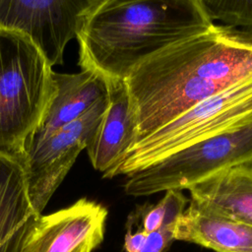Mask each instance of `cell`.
Returning a JSON list of instances; mask_svg holds the SVG:
<instances>
[{
  "label": "cell",
  "mask_w": 252,
  "mask_h": 252,
  "mask_svg": "<svg viewBox=\"0 0 252 252\" xmlns=\"http://www.w3.org/2000/svg\"><path fill=\"white\" fill-rule=\"evenodd\" d=\"M186 190L200 210L252 226V160L215 173Z\"/></svg>",
  "instance_id": "8fae6325"
},
{
  "label": "cell",
  "mask_w": 252,
  "mask_h": 252,
  "mask_svg": "<svg viewBox=\"0 0 252 252\" xmlns=\"http://www.w3.org/2000/svg\"><path fill=\"white\" fill-rule=\"evenodd\" d=\"M107 210L86 198L68 208L34 218L20 252H93L103 240Z\"/></svg>",
  "instance_id": "ba28073f"
},
{
  "label": "cell",
  "mask_w": 252,
  "mask_h": 252,
  "mask_svg": "<svg viewBox=\"0 0 252 252\" xmlns=\"http://www.w3.org/2000/svg\"><path fill=\"white\" fill-rule=\"evenodd\" d=\"M174 240L215 252H252V226L200 210L189 203L177 220Z\"/></svg>",
  "instance_id": "4fadbf2b"
},
{
  "label": "cell",
  "mask_w": 252,
  "mask_h": 252,
  "mask_svg": "<svg viewBox=\"0 0 252 252\" xmlns=\"http://www.w3.org/2000/svg\"><path fill=\"white\" fill-rule=\"evenodd\" d=\"M107 105L92 143L90 160L102 176L124 158L138 138L137 114L125 80H105Z\"/></svg>",
  "instance_id": "9c48e42d"
},
{
  "label": "cell",
  "mask_w": 252,
  "mask_h": 252,
  "mask_svg": "<svg viewBox=\"0 0 252 252\" xmlns=\"http://www.w3.org/2000/svg\"><path fill=\"white\" fill-rule=\"evenodd\" d=\"M175 223L163 226L157 231L150 232L139 252H164V250L174 240L173 233Z\"/></svg>",
  "instance_id": "2e32d148"
},
{
  "label": "cell",
  "mask_w": 252,
  "mask_h": 252,
  "mask_svg": "<svg viewBox=\"0 0 252 252\" xmlns=\"http://www.w3.org/2000/svg\"><path fill=\"white\" fill-rule=\"evenodd\" d=\"M252 160V113L126 176L133 197L184 190L229 167Z\"/></svg>",
  "instance_id": "277c9868"
},
{
  "label": "cell",
  "mask_w": 252,
  "mask_h": 252,
  "mask_svg": "<svg viewBox=\"0 0 252 252\" xmlns=\"http://www.w3.org/2000/svg\"><path fill=\"white\" fill-rule=\"evenodd\" d=\"M51 66L26 34L0 27V154L22 162L52 96Z\"/></svg>",
  "instance_id": "3957f363"
},
{
  "label": "cell",
  "mask_w": 252,
  "mask_h": 252,
  "mask_svg": "<svg viewBox=\"0 0 252 252\" xmlns=\"http://www.w3.org/2000/svg\"><path fill=\"white\" fill-rule=\"evenodd\" d=\"M52 96L27 143L77 120L107 95L105 79L90 70L75 74L52 72Z\"/></svg>",
  "instance_id": "30bf717a"
},
{
  "label": "cell",
  "mask_w": 252,
  "mask_h": 252,
  "mask_svg": "<svg viewBox=\"0 0 252 252\" xmlns=\"http://www.w3.org/2000/svg\"><path fill=\"white\" fill-rule=\"evenodd\" d=\"M36 217L22 162L0 154V252H14Z\"/></svg>",
  "instance_id": "7c38bea8"
},
{
  "label": "cell",
  "mask_w": 252,
  "mask_h": 252,
  "mask_svg": "<svg viewBox=\"0 0 252 252\" xmlns=\"http://www.w3.org/2000/svg\"><path fill=\"white\" fill-rule=\"evenodd\" d=\"M213 24L200 0H100L77 33L79 64L105 80H125L150 57Z\"/></svg>",
  "instance_id": "7a4b0ae2"
},
{
  "label": "cell",
  "mask_w": 252,
  "mask_h": 252,
  "mask_svg": "<svg viewBox=\"0 0 252 252\" xmlns=\"http://www.w3.org/2000/svg\"><path fill=\"white\" fill-rule=\"evenodd\" d=\"M200 3L212 22L252 32V0H200Z\"/></svg>",
  "instance_id": "9a60e30c"
},
{
  "label": "cell",
  "mask_w": 252,
  "mask_h": 252,
  "mask_svg": "<svg viewBox=\"0 0 252 252\" xmlns=\"http://www.w3.org/2000/svg\"><path fill=\"white\" fill-rule=\"evenodd\" d=\"M21 245H22V243L20 244V246H19V247H18V248H17V249H16L14 252H20V249H21Z\"/></svg>",
  "instance_id": "ac0fdd59"
},
{
  "label": "cell",
  "mask_w": 252,
  "mask_h": 252,
  "mask_svg": "<svg viewBox=\"0 0 252 252\" xmlns=\"http://www.w3.org/2000/svg\"><path fill=\"white\" fill-rule=\"evenodd\" d=\"M100 0H0V27L28 35L47 62L63 63L66 44Z\"/></svg>",
  "instance_id": "52a82bcc"
},
{
  "label": "cell",
  "mask_w": 252,
  "mask_h": 252,
  "mask_svg": "<svg viewBox=\"0 0 252 252\" xmlns=\"http://www.w3.org/2000/svg\"><path fill=\"white\" fill-rule=\"evenodd\" d=\"M252 77V32L213 24L150 57L125 79L138 119L136 141L200 101Z\"/></svg>",
  "instance_id": "6da1fadb"
},
{
  "label": "cell",
  "mask_w": 252,
  "mask_h": 252,
  "mask_svg": "<svg viewBox=\"0 0 252 252\" xmlns=\"http://www.w3.org/2000/svg\"><path fill=\"white\" fill-rule=\"evenodd\" d=\"M187 202L182 191H165L163 198L158 203L139 209L137 212L141 222L139 228L150 233L175 223L186 209Z\"/></svg>",
  "instance_id": "5bb4252c"
},
{
  "label": "cell",
  "mask_w": 252,
  "mask_h": 252,
  "mask_svg": "<svg viewBox=\"0 0 252 252\" xmlns=\"http://www.w3.org/2000/svg\"><path fill=\"white\" fill-rule=\"evenodd\" d=\"M252 113V77L195 104L136 141L104 178L129 175Z\"/></svg>",
  "instance_id": "5b68a950"
},
{
  "label": "cell",
  "mask_w": 252,
  "mask_h": 252,
  "mask_svg": "<svg viewBox=\"0 0 252 252\" xmlns=\"http://www.w3.org/2000/svg\"><path fill=\"white\" fill-rule=\"evenodd\" d=\"M148 234L145 230L141 228H137L135 231L132 228L128 227L127 232L125 234L124 239V251L125 252H139V250L143 247Z\"/></svg>",
  "instance_id": "e0dca14e"
},
{
  "label": "cell",
  "mask_w": 252,
  "mask_h": 252,
  "mask_svg": "<svg viewBox=\"0 0 252 252\" xmlns=\"http://www.w3.org/2000/svg\"><path fill=\"white\" fill-rule=\"evenodd\" d=\"M107 105V95L70 124L29 141L22 164L32 209L38 217L79 154L92 143Z\"/></svg>",
  "instance_id": "8992f818"
}]
</instances>
